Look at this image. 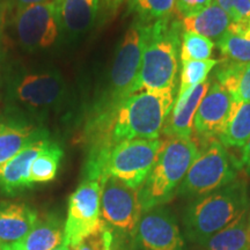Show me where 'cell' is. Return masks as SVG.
I'll return each instance as SVG.
<instances>
[{
  "mask_svg": "<svg viewBox=\"0 0 250 250\" xmlns=\"http://www.w3.org/2000/svg\"><path fill=\"white\" fill-rule=\"evenodd\" d=\"M48 1V0H4L2 5L6 9H12L13 12H17L19 9L28 7V6L41 4V2Z\"/></svg>",
  "mask_w": 250,
  "mask_h": 250,
  "instance_id": "d6a6232c",
  "label": "cell"
},
{
  "mask_svg": "<svg viewBox=\"0 0 250 250\" xmlns=\"http://www.w3.org/2000/svg\"><path fill=\"white\" fill-rule=\"evenodd\" d=\"M151 23L134 19L125 33L112 62L107 96L101 102L98 114L110 110L118 102L130 95L142 66Z\"/></svg>",
  "mask_w": 250,
  "mask_h": 250,
  "instance_id": "8992f818",
  "label": "cell"
},
{
  "mask_svg": "<svg viewBox=\"0 0 250 250\" xmlns=\"http://www.w3.org/2000/svg\"><path fill=\"white\" fill-rule=\"evenodd\" d=\"M199 152L201 149L192 138L166 140L154 167L139 188L143 211L164 206L174 198Z\"/></svg>",
  "mask_w": 250,
  "mask_h": 250,
  "instance_id": "5b68a950",
  "label": "cell"
},
{
  "mask_svg": "<svg viewBox=\"0 0 250 250\" xmlns=\"http://www.w3.org/2000/svg\"><path fill=\"white\" fill-rule=\"evenodd\" d=\"M114 239L112 230L102 223L95 232L83 239L73 250H111Z\"/></svg>",
  "mask_w": 250,
  "mask_h": 250,
  "instance_id": "f1b7e54d",
  "label": "cell"
},
{
  "mask_svg": "<svg viewBox=\"0 0 250 250\" xmlns=\"http://www.w3.org/2000/svg\"><path fill=\"white\" fill-rule=\"evenodd\" d=\"M66 94V81L54 67H19L5 78L9 114L37 124L64 105Z\"/></svg>",
  "mask_w": 250,
  "mask_h": 250,
  "instance_id": "7a4b0ae2",
  "label": "cell"
},
{
  "mask_svg": "<svg viewBox=\"0 0 250 250\" xmlns=\"http://www.w3.org/2000/svg\"><path fill=\"white\" fill-rule=\"evenodd\" d=\"M7 13V9L2 4H0V55H1V46H2V34H4V23H5V15Z\"/></svg>",
  "mask_w": 250,
  "mask_h": 250,
  "instance_id": "e575fe53",
  "label": "cell"
},
{
  "mask_svg": "<svg viewBox=\"0 0 250 250\" xmlns=\"http://www.w3.org/2000/svg\"><path fill=\"white\" fill-rule=\"evenodd\" d=\"M226 12L232 22H237L250 14V0H214Z\"/></svg>",
  "mask_w": 250,
  "mask_h": 250,
  "instance_id": "f546056e",
  "label": "cell"
},
{
  "mask_svg": "<svg viewBox=\"0 0 250 250\" xmlns=\"http://www.w3.org/2000/svg\"><path fill=\"white\" fill-rule=\"evenodd\" d=\"M39 213L33 206L21 202H0V242H19L33 229Z\"/></svg>",
  "mask_w": 250,
  "mask_h": 250,
  "instance_id": "e0dca14e",
  "label": "cell"
},
{
  "mask_svg": "<svg viewBox=\"0 0 250 250\" xmlns=\"http://www.w3.org/2000/svg\"><path fill=\"white\" fill-rule=\"evenodd\" d=\"M236 177L237 166L227 148L218 139H212L190 166L177 195L201 198L232 183Z\"/></svg>",
  "mask_w": 250,
  "mask_h": 250,
  "instance_id": "52a82bcc",
  "label": "cell"
},
{
  "mask_svg": "<svg viewBox=\"0 0 250 250\" xmlns=\"http://www.w3.org/2000/svg\"><path fill=\"white\" fill-rule=\"evenodd\" d=\"M48 140L49 137L33 143L0 168V190L2 192L14 195L33 187L30 182L31 165Z\"/></svg>",
  "mask_w": 250,
  "mask_h": 250,
  "instance_id": "2e32d148",
  "label": "cell"
},
{
  "mask_svg": "<svg viewBox=\"0 0 250 250\" xmlns=\"http://www.w3.org/2000/svg\"><path fill=\"white\" fill-rule=\"evenodd\" d=\"M64 151L57 143L48 140L39 153L30 168V182L33 186L51 182L57 176Z\"/></svg>",
  "mask_w": 250,
  "mask_h": 250,
  "instance_id": "cb8c5ba5",
  "label": "cell"
},
{
  "mask_svg": "<svg viewBox=\"0 0 250 250\" xmlns=\"http://www.w3.org/2000/svg\"><path fill=\"white\" fill-rule=\"evenodd\" d=\"M233 104L229 93L217 81H212L193 121V130L197 136L210 140L220 136L232 114Z\"/></svg>",
  "mask_w": 250,
  "mask_h": 250,
  "instance_id": "4fadbf2b",
  "label": "cell"
},
{
  "mask_svg": "<svg viewBox=\"0 0 250 250\" xmlns=\"http://www.w3.org/2000/svg\"><path fill=\"white\" fill-rule=\"evenodd\" d=\"M250 138V102H234L233 110L218 140L225 147L243 148Z\"/></svg>",
  "mask_w": 250,
  "mask_h": 250,
  "instance_id": "603a6c76",
  "label": "cell"
},
{
  "mask_svg": "<svg viewBox=\"0 0 250 250\" xmlns=\"http://www.w3.org/2000/svg\"><path fill=\"white\" fill-rule=\"evenodd\" d=\"M52 250H72V248H71V247H68L67 245H65L64 242H62L61 246H58L57 248H55V249H52Z\"/></svg>",
  "mask_w": 250,
  "mask_h": 250,
  "instance_id": "8d00e7d4",
  "label": "cell"
},
{
  "mask_svg": "<svg viewBox=\"0 0 250 250\" xmlns=\"http://www.w3.org/2000/svg\"><path fill=\"white\" fill-rule=\"evenodd\" d=\"M215 80L229 93L234 102H250V62H223L215 71Z\"/></svg>",
  "mask_w": 250,
  "mask_h": 250,
  "instance_id": "44dd1931",
  "label": "cell"
},
{
  "mask_svg": "<svg viewBox=\"0 0 250 250\" xmlns=\"http://www.w3.org/2000/svg\"><path fill=\"white\" fill-rule=\"evenodd\" d=\"M143 208L139 189H133L116 177L101 180L100 215L102 223L121 239H131L136 230Z\"/></svg>",
  "mask_w": 250,
  "mask_h": 250,
  "instance_id": "30bf717a",
  "label": "cell"
},
{
  "mask_svg": "<svg viewBox=\"0 0 250 250\" xmlns=\"http://www.w3.org/2000/svg\"><path fill=\"white\" fill-rule=\"evenodd\" d=\"M181 23L184 31L196 33L217 43L228 30L232 20L220 6L213 1L201 12L182 18Z\"/></svg>",
  "mask_w": 250,
  "mask_h": 250,
  "instance_id": "ffe728a7",
  "label": "cell"
},
{
  "mask_svg": "<svg viewBox=\"0 0 250 250\" xmlns=\"http://www.w3.org/2000/svg\"><path fill=\"white\" fill-rule=\"evenodd\" d=\"M13 29L19 45L27 51L55 46L62 34L58 0H48L14 12Z\"/></svg>",
  "mask_w": 250,
  "mask_h": 250,
  "instance_id": "9c48e42d",
  "label": "cell"
},
{
  "mask_svg": "<svg viewBox=\"0 0 250 250\" xmlns=\"http://www.w3.org/2000/svg\"><path fill=\"white\" fill-rule=\"evenodd\" d=\"M166 140L132 139L115 145L103 164L102 179L116 177L133 189H139L154 167Z\"/></svg>",
  "mask_w": 250,
  "mask_h": 250,
  "instance_id": "ba28073f",
  "label": "cell"
},
{
  "mask_svg": "<svg viewBox=\"0 0 250 250\" xmlns=\"http://www.w3.org/2000/svg\"><path fill=\"white\" fill-rule=\"evenodd\" d=\"M123 2L124 0H101L100 9L102 11V14L104 17L110 18L117 13V11L120 9Z\"/></svg>",
  "mask_w": 250,
  "mask_h": 250,
  "instance_id": "1f68e13d",
  "label": "cell"
},
{
  "mask_svg": "<svg viewBox=\"0 0 250 250\" xmlns=\"http://www.w3.org/2000/svg\"><path fill=\"white\" fill-rule=\"evenodd\" d=\"M208 250H250V215L248 211L214 234L206 243Z\"/></svg>",
  "mask_w": 250,
  "mask_h": 250,
  "instance_id": "7402d4cb",
  "label": "cell"
},
{
  "mask_svg": "<svg viewBox=\"0 0 250 250\" xmlns=\"http://www.w3.org/2000/svg\"><path fill=\"white\" fill-rule=\"evenodd\" d=\"M221 61L218 59H206V61H187L181 62V79L180 89L176 99L183 96L189 90L201 85L208 80V73L219 65Z\"/></svg>",
  "mask_w": 250,
  "mask_h": 250,
  "instance_id": "484cf974",
  "label": "cell"
},
{
  "mask_svg": "<svg viewBox=\"0 0 250 250\" xmlns=\"http://www.w3.org/2000/svg\"><path fill=\"white\" fill-rule=\"evenodd\" d=\"M64 242V224L57 214L39 218L33 229L19 242L9 245L11 250H52Z\"/></svg>",
  "mask_w": 250,
  "mask_h": 250,
  "instance_id": "d6986e66",
  "label": "cell"
},
{
  "mask_svg": "<svg viewBox=\"0 0 250 250\" xmlns=\"http://www.w3.org/2000/svg\"><path fill=\"white\" fill-rule=\"evenodd\" d=\"M182 33L181 20L173 17L151 23L142 66L130 95L144 90H175Z\"/></svg>",
  "mask_w": 250,
  "mask_h": 250,
  "instance_id": "3957f363",
  "label": "cell"
},
{
  "mask_svg": "<svg viewBox=\"0 0 250 250\" xmlns=\"http://www.w3.org/2000/svg\"><path fill=\"white\" fill-rule=\"evenodd\" d=\"M0 250H11V247H9V245H6V243L0 242Z\"/></svg>",
  "mask_w": 250,
  "mask_h": 250,
  "instance_id": "74e56055",
  "label": "cell"
},
{
  "mask_svg": "<svg viewBox=\"0 0 250 250\" xmlns=\"http://www.w3.org/2000/svg\"><path fill=\"white\" fill-rule=\"evenodd\" d=\"M242 149V158L241 161H240V166L245 169L246 174L250 176V138L248 139V142L246 143L245 147Z\"/></svg>",
  "mask_w": 250,
  "mask_h": 250,
  "instance_id": "836d02e7",
  "label": "cell"
},
{
  "mask_svg": "<svg viewBox=\"0 0 250 250\" xmlns=\"http://www.w3.org/2000/svg\"><path fill=\"white\" fill-rule=\"evenodd\" d=\"M62 34L76 37L90 29L99 15L101 0H58Z\"/></svg>",
  "mask_w": 250,
  "mask_h": 250,
  "instance_id": "ac0fdd59",
  "label": "cell"
},
{
  "mask_svg": "<svg viewBox=\"0 0 250 250\" xmlns=\"http://www.w3.org/2000/svg\"><path fill=\"white\" fill-rule=\"evenodd\" d=\"M221 55L232 62H250V40L242 39L227 30L217 42Z\"/></svg>",
  "mask_w": 250,
  "mask_h": 250,
  "instance_id": "83f0119b",
  "label": "cell"
},
{
  "mask_svg": "<svg viewBox=\"0 0 250 250\" xmlns=\"http://www.w3.org/2000/svg\"><path fill=\"white\" fill-rule=\"evenodd\" d=\"M114 246H112L111 250H127V245L125 243V240L121 239V237L116 236L114 234Z\"/></svg>",
  "mask_w": 250,
  "mask_h": 250,
  "instance_id": "d590c367",
  "label": "cell"
},
{
  "mask_svg": "<svg viewBox=\"0 0 250 250\" xmlns=\"http://www.w3.org/2000/svg\"><path fill=\"white\" fill-rule=\"evenodd\" d=\"M101 181L87 179L79 184L68 199L64 224V243L74 249L102 224L100 215Z\"/></svg>",
  "mask_w": 250,
  "mask_h": 250,
  "instance_id": "8fae6325",
  "label": "cell"
},
{
  "mask_svg": "<svg viewBox=\"0 0 250 250\" xmlns=\"http://www.w3.org/2000/svg\"><path fill=\"white\" fill-rule=\"evenodd\" d=\"M127 250H188L176 218L164 206L143 211Z\"/></svg>",
  "mask_w": 250,
  "mask_h": 250,
  "instance_id": "7c38bea8",
  "label": "cell"
},
{
  "mask_svg": "<svg viewBox=\"0 0 250 250\" xmlns=\"http://www.w3.org/2000/svg\"><path fill=\"white\" fill-rule=\"evenodd\" d=\"M175 101V90H144L127 96L92 122L95 142L89 155L132 139H159Z\"/></svg>",
  "mask_w": 250,
  "mask_h": 250,
  "instance_id": "6da1fadb",
  "label": "cell"
},
{
  "mask_svg": "<svg viewBox=\"0 0 250 250\" xmlns=\"http://www.w3.org/2000/svg\"><path fill=\"white\" fill-rule=\"evenodd\" d=\"M213 48V41L208 37L183 30L181 37V62L210 59Z\"/></svg>",
  "mask_w": 250,
  "mask_h": 250,
  "instance_id": "4316f807",
  "label": "cell"
},
{
  "mask_svg": "<svg viewBox=\"0 0 250 250\" xmlns=\"http://www.w3.org/2000/svg\"><path fill=\"white\" fill-rule=\"evenodd\" d=\"M248 208L246 183L233 181L188 206L183 219L186 236L191 242L204 246L214 234L248 211Z\"/></svg>",
  "mask_w": 250,
  "mask_h": 250,
  "instance_id": "277c9868",
  "label": "cell"
},
{
  "mask_svg": "<svg viewBox=\"0 0 250 250\" xmlns=\"http://www.w3.org/2000/svg\"><path fill=\"white\" fill-rule=\"evenodd\" d=\"M175 0H129L127 13L142 22L151 23L161 19L173 17Z\"/></svg>",
  "mask_w": 250,
  "mask_h": 250,
  "instance_id": "d4e9b609",
  "label": "cell"
},
{
  "mask_svg": "<svg viewBox=\"0 0 250 250\" xmlns=\"http://www.w3.org/2000/svg\"><path fill=\"white\" fill-rule=\"evenodd\" d=\"M212 80H206L201 85L189 90L181 98L175 99L169 116L166 121L162 134L169 138L191 139L193 133V121L202 100L210 88Z\"/></svg>",
  "mask_w": 250,
  "mask_h": 250,
  "instance_id": "9a60e30c",
  "label": "cell"
},
{
  "mask_svg": "<svg viewBox=\"0 0 250 250\" xmlns=\"http://www.w3.org/2000/svg\"><path fill=\"white\" fill-rule=\"evenodd\" d=\"M214 0H175V9L181 17H189L208 7Z\"/></svg>",
  "mask_w": 250,
  "mask_h": 250,
  "instance_id": "4dcf8cb0",
  "label": "cell"
},
{
  "mask_svg": "<svg viewBox=\"0 0 250 250\" xmlns=\"http://www.w3.org/2000/svg\"><path fill=\"white\" fill-rule=\"evenodd\" d=\"M48 137L42 125L11 114L0 116V168L33 143Z\"/></svg>",
  "mask_w": 250,
  "mask_h": 250,
  "instance_id": "5bb4252c",
  "label": "cell"
}]
</instances>
